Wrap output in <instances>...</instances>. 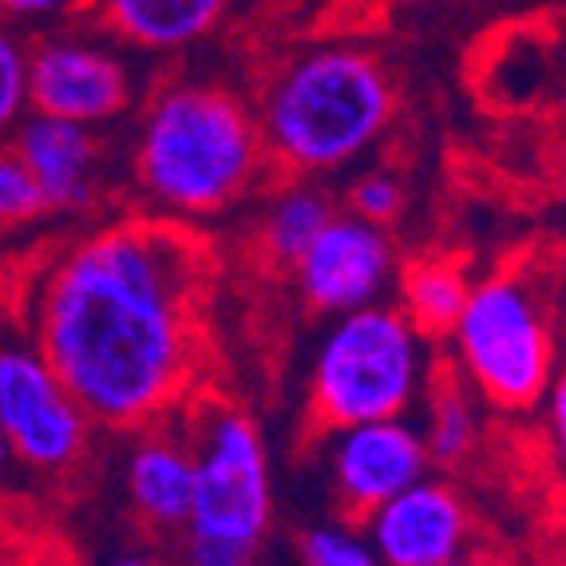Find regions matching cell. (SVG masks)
Returning a JSON list of instances; mask_svg holds the SVG:
<instances>
[{
  "label": "cell",
  "mask_w": 566,
  "mask_h": 566,
  "mask_svg": "<svg viewBox=\"0 0 566 566\" xmlns=\"http://www.w3.org/2000/svg\"><path fill=\"white\" fill-rule=\"evenodd\" d=\"M210 254L195 230L132 218L87 234L36 290V353L92 424L135 432L190 397L207 357Z\"/></svg>",
  "instance_id": "cell-1"
},
{
  "label": "cell",
  "mask_w": 566,
  "mask_h": 566,
  "mask_svg": "<svg viewBox=\"0 0 566 566\" xmlns=\"http://www.w3.org/2000/svg\"><path fill=\"white\" fill-rule=\"evenodd\" d=\"M265 167L254 112L230 87L182 80L155 92L139 119L135 179L155 207L207 218L254 190Z\"/></svg>",
  "instance_id": "cell-2"
},
{
  "label": "cell",
  "mask_w": 566,
  "mask_h": 566,
  "mask_svg": "<svg viewBox=\"0 0 566 566\" xmlns=\"http://www.w3.org/2000/svg\"><path fill=\"white\" fill-rule=\"evenodd\" d=\"M397 112V87L373 52L322 44L293 56L258 104L265 163L310 179L340 170L377 147Z\"/></svg>",
  "instance_id": "cell-3"
},
{
  "label": "cell",
  "mask_w": 566,
  "mask_h": 566,
  "mask_svg": "<svg viewBox=\"0 0 566 566\" xmlns=\"http://www.w3.org/2000/svg\"><path fill=\"white\" fill-rule=\"evenodd\" d=\"M432 340L397 305L340 313L317 345L310 373V420L337 432L368 420H397L424 397Z\"/></svg>",
  "instance_id": "cell-4"
},
{
  "label": "cell",
  "mask_w": 566,
  "mask_h": 566,
  "mask_svg": "<svg viewBox=\"0 0 566 566\" xmlns=\"http://www.w3.org/2000/svg\"><path fill=\"white\" fill-rule=\"evenodd\" d=\"M448 340L455 349V373L488 405L503 412L543 405L558 360L555 322L543 290L523 270L472 282Z\"/></svg>",
  "instance_id": "cell-5"
},
{
  "label": "cell",
  "mask_w": 566,
  "mask_h": 566,
  "mask_svg": "<svg viewBox=\"0 0 566 566\" xmlns=\"http://www.w3.org/2000/svg\"><path fill=\"white\" fill-rule=\"evenodd\" d=\"M187 444L195 488L182 531L258 551L274 523V480L258 424L238 408L218 405L195 420Z\"/></svg>",
  "instance_id": "cell-6"
},
{
  "label": "cell",
  "mask_w": 566,
  "mask_h": 566,
  "mask_svg": "<svg viewBox=\"0 0 566 566\" xmlns=\"http://www.w3.org/2000/svg\"><path fill=\"white\" fill-rule=\"evenodd\" d=\"M0 436L12 460L36 472H67L87 452V412L24 345H0Z\"/></svg>",
  "instance_id": "cell-7"
},
{
  "label": "cell",
  "mask_w": 566,
  "mask_h": 566,
  "mask_svg": "<svg viewBox=\"0 0 566 566\" xmlns=\"http://www.w3.org/2000/svg\"><path fill=\"white\" fill-rule=\"evenodd\" d=\"M132 99V72L99 40L60 32L29 48V107L36 115L99 127L119 119Z\"/></svg>",
  "instance_id": "cell-8"
},
{
  "label": "cell",
  "mask_w": 566,
  "mask_h": 566,
  "mask_svg": "<svg viewBox=\"0 0 566 566\" xmlns=\"http://www.w3.org/2000/svg\"><path fill=\"white\" fill-rule=\"evenodd\" d=\"M290 270L310 310L340 317L380 302L397 274V254L385 227H368L349 210H337Z\"/></svg>",
  "instance_id": "cell-9"
},
{
  "label": "cell",
  "mask_w": 566,
  "mask_h": 566,
  "mask_svg": "<svg viewBox=\"0 0 566 566\" xmlns=\"http://www.w3.org/2000/svg\"><path fill=\"white\" fill-rule=\"evenodd\" d=\"M428 468L432 463H428L424 440L405 416L337 428L329 440L333 495L349 520H368L397 491L424 480Z\"/></svg>",
  "instance_id": "cell-10"
},
{
  "label": "cell",
  "mask_w": 566,
  "mask_h": 566,
  "mask_svg": "<svg viewBox=\"0 0 566 566\" xmlns=\"http://www.w3.org/2000/svg\"><path fill=\"white\" fill-rule=\"evenodd\" d=\"M365 538L380 566H448L468 551L472 515L452 483L424 475L368 515Z\"/></svg>",
  "instance_id": "cell-11"
},
{
  "label": "cell",
  "mask_w": 566,
  "mask_h": 566,
  "mask_svg": "<svg viewBox=\"0 0 566 566\" xmlns=\"http://www.w3.org/2000/svg\"><path fill=\"white\" fill-rule=\"evenodd\" d=\"M12 151L29 167L48 214H76L95 202L99 139L92 127L32 112L12 127Z\"/></svg>",
  "instance_id": "cell-12"
},
{
  "label": "cell",
  "mask_w": 566,
  "mask_h": 566,
  "mask_svg": "<svg viewBox=\"0 0 566 566\" xmlns=\"http://www.w3.org/2000/svg\"><path fill=\"white\" fill-rule=\"evenodd\" d=\"M127 500L135 515L151 531H182L190 515V488H195V463L182 436L159 432L143 436L127 455Z\"/></svg>",
  "instance_id": "cell-13"
},
{
  "label": "cell",
  "mask_w": 566,
  "mask_h": 566,
  "mask_svg": "<svg viewBox=\"0 0 566 566\" xmlns=\"http://www.w3.org/2000/svg\"><path fill=\"white\" fill-rule=\"evenodd\" d=\"M99 24L143 52L199 44L214 29L227 0H95Z\"/></svg>",
  "instance_id": "cell-14"
},
{
  "label": "cell",
  "mask_w": 566,
  "mask_h": 566,
  "mask_svg": "<svg viewBox=\"0 0 566 566\" xmlns=\"http://www.w3.org/2000/svg\"><path fill=\"white\" fill-rule=\"evenodd\" d=\"M468 290H472V282H468L460 262L440 254L416 258L400 270L397 310L405 313L416 333H424L428 340H440L452 333L455 317L468 302Z\"/></svg>",
  "instance_id": "cell-15"
},
{
  "label": "cell",
  "mask_w": 566,
  "mask_h": 566,
  "mask_svg": "<svg viewBox=\"0 0 566 566\" xmlns=\"http://www.w3.org/2000/svg\"><path fill=\"white\" fill-rule=\"evenodd\" d=\"M337 214L333 199L313 182H285L274 195V202L265 207L262 218V250L274 265L290 270L297 258L305 254V245L322 234L325 222Z\"/></svg>",
  "instance_id": "cell-16"
},
{
  "label": "cell",
  "mask_w": 566,
  "mask_h": 566,
  "mask_svg": "<svg viewBox=\"0 0 566 566\" xmlns=\"http://www.w3.org/2000/svg\"><path fill=\"white\" fill-rule=\"evenodd\" d=\"M424 397H428V424L420 432V440H424L428 463L452 468V463L468 460L475 448V436H480V420H475V405L468 397L463 377L460 373L436 377L432 385H424Z\"/></svg>",
  "instance_id": "cell-17"
},
{
  "label": "cell",
  "mask_w": 566,
  "mask_h": 566,
  "mask_svg": "<svg viewBox=\"0 0 566 566\" xmlns=\"http://www.w3.org/2000/svg\"><path fill=\"white\" fill-rule=\"evenodd\" d=\"M305 566H380L377 551L349 523H317L297 538Z\"/></svg>",
  "instance_id": "cell-18"
},
{
  "label": "cell",
  "mask_w": 566,
  "mask_h": 566,
  "mask_svg": "<svg viewBox=\"0 0 566 566\" xmlns=\"http://www.w3.org/2000/svg\"><path fill=\"white\" fill-rule=\"evenodd\" d=\"M44 214V199H40L29 167L12 151V143H0V230L29 227Z\"/></svg>",
  "instance_id": "cell-19"
},
{
  "label": "cell",
  "mask_w": 566,
  "mask_h": 566,
  "mask_svg": "<svg viewBox=\"0 0 566 566\" xmlns=\"http://www.w3.org/2000/svg\"><path fill=\"white\" fill-rule=\"evenodd\" d=\"M29 112V48L0 29V143Z\"/></svg>",
  "instance_id": "cell-20"
},
{
  "label": "cell",
  "mask_w": 566,
  "mask_h": 566,
  "mask_svg": "<svg viewBox=\"0 0 566 566\" xmlns=\"http://www.w3.org/2000/svg\"><path fill=\"white\" fill-rule=\"evenodd\" d=\"M405 210V187L388 170H368L349 187V214H357L368 227H388Z\"/></svg>",
  "instance_id": "cell-21"
},
{
  "label": "cell",
  "mask_w": 566,
  "mask_h": 566,
  "mask_svg": "<svg viewBox=\"0 0 566 566\" xmlns=\"http://www.w3.org/2000/svg\"><path fill=\"white\" fill-rule=\"evenodd\" d=\"M179 566H254V551L187 531L179 547Z\"/></svg>",
  "instance_id": "cell-22"
},
{
  "label": "cell",
  "mask_w": 566,
  "mask_h": 566,
  "mask_svg": "<svg viewBox=\"0 0 566 566\" xmlns=\"http://www.w3.org/2000/svg\"><path fill=\"white\" fill-rule=\"evenodd\" d=\"M72 0H0V12L12 20H44L64 12Z\"/></svg>",
  "instance_id": "cell-23"
},
{
  "label": "cell",
  "mask_w": 566,
  "mask_h": 566,
  "mask_svg": "<svg viewBox=\"0 0 566 566\" xmlns=\"http://www.w3.org/2000/svg\"><path fill=\"white\" fill-rule=\"evenodd\" d=\"M104 566H159V563L147 555H119V558H107Z\"/></svg>",
  "instance_id": "cell-24"
},
{
  "label": "cell",
  "mask_w": 566,
  "mask_h": 566,
  "mask_svg": "<svg viewBox=\"0 0 566 566\" xmlns=\"http://www.w3.org/2000/svg\"><path fill=\"white\" fill-rule=\"evenodd\" d=\"M448 566H495L491 558H483V555H472V551H463V555H455Z\"/></svg>",
  "instance_id": "cell-25"
},
{
  "label": "cell",
  "mask_w": 566,
  "mask_h": 566,
  "mask_svg": "<svg viewBox=\"0 0 566 566\" xmlns=\"http://www.w3.org/2000/svg\"><path fill=\"white\" fill-rule=\"evenodd\" d=\"M388 4H397V9H420V4H436V0H388Z\"/></svg>",
  "instance_id": "cell-26"
},
{
  "label": "cell",
  "mask_w": 566,
  "mask_h": 566,
  "mask_svg": "<svg viewBox=\"0 0 566 566\" xmlns=\"http://www.w3.org/2000/svg\"><path fill=\"white\" fill-rule=\"evenodd\" d=\"M4 463H9V448H4V436H0V472H4Z\"/></svg>",
  "instance_id": "cell-27"
},
{
  "label": "cell",
  "mask_w": 566,
  "mask_h": 566,
  "mask_svg": "<svg viewBox=\"0 0 566 566\" xmlns=\"http://www.w3.org/2000/svg\"><path fill=\"white\" fill-rule=\"evenodd\" d=\"M0 566H9V558H4V555H0Z\"/></svg>",
  "instance_id": "cell-28"
}]
</instances>
